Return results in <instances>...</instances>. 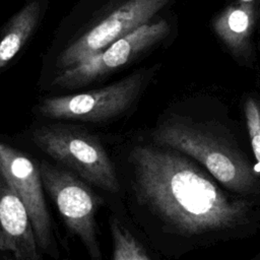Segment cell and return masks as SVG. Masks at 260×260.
Returning a JSON list of instances; mask_svg holds the SVG:
<instances>
[{
    "instance_id": "30bf717a",
    "label": "cell",
    "mask_w": 260,
    "mask_h": 260,
    "mask_svg": "<svg viewBox=\"0 0 260 260\" xmlns=\"http://www.w3.org/2000/svg\"><path fill=\"white\" fill-rule=\"evenodd\" d=\"M254 23V5L251 2L241 1L226 7L213 20V28L235 55H244L249 50Z\"/></svg>"
},
{
    "instance_id": "5bb4252c",
    "label": "cell",
    "mask_w": 260,
    "mask_h": 260,
    "mask_svg": "<svg viewBox=\"0 0 260 260\" xmlns=\"http://www.w3.org/2000/svg\"><path fill=\"white\" fill-rule=\"evenodd\" d=\"M1 260H14V259L12 258V256H11V255H9V254H8V255L4 256V257H3Z\"/></svg>"
},
{
    "instance_id": "3957f363",
    "label": "cell",
    "mask_w": 260,
    "mask_h": 260,
    "mask_svg": "<svg viewBox=\"0 0 260 260\" xmlns=\"http://www.w3.org/2000/svg\"><path fill=\"white\" fill-rule=\"evenodd\" d=\"M30 139L43 152L86 183L111 193L121 190L115 166L102 141L84 128L42 125L30 131Z\"/></svg>"
},
{
    "instance_id": "7c38bea8",
    "label": "cell",
    "mask_w": 260,
    "mask_h": 260,
    "mask_svg": "<svg viewBox=\"0 0 260 260\" xmlns=\"http://www.w3.org/2000/svg\"><path fill=\"white\" fill-rule=\"evenodd\" d=\"M113 241L112 260H151L137 238L116 217L110 222Z\"/></svg>"
},
{
    "instance_id": "4fadbf2b",
    "label": "cell",
    "mask_w": 260,
    "mask_h": 260,
    "mask_svg": "<svg viewBox=\"0 0 260 260\" xmlns=\"http://www.w3.org/2000/svg\"><path fill=\"white\" fill-rule=\"evenodd\" d=\"M245 117L252 150L257 161V171L260 173V105L254 99L246 101Z\"/></svg>"
},
{
    "instance_id": "8992f818",
    "label": "cell",
    "mask_w": 260,
    "mask_h": 260,
    "mask_svg": "<svg viewBox=\"0 0 260 260\" xmlns=\"http://www.w3.org/2000/svg\"><path fill=\"white\" fill-rule=\"evenodd\" d=\"M170 0H125L65 48L57 66L66 69L90 58L148 20Z\"/></svg>"
},
{
    "instance_id": "9c48e42d",
    "label": "cell",
    "mask_w": 260,
    "mask_h": 260,
    "mask_svg": "<svg viewBox=\"0 0 260 260\" xmlns=\"http://www.w3.org/2000/svg\"><path fill=\"white\" fill-rule=\"evenodd\" d=\"M0 251L14 260H42L27 209L1 171Z\"/></svg>"
},
{
    "instance_id": "8fae6325",
    "label": "cell",
    "mask_w": 260,
    "mask_h": 260,
    "mask_svg": "<svg viewBox=\"0 0 260 260\" xmlns=\"http://www.w3.org/2000/svg\"><path fill=\"white\" fill-rule=\"evenodd\" d=\"M42 9L41 0H30L10 18L0 38V69L16 56L32 35Z\"/></svg>"
},
{
    "instance_id": "52a82bcc",
    "label": "cell",
    "mask_w": 260,
    "mask_h": 260,
    "mask_svg": "<svg viewBox=\"0 0 260 260\" xmlns=\"http://www.w3.org/2000/svg\"><path fill=\"white\" fill-rule=\"evenodd\" d=\"M0 171L26 207L40 250L54 255L56 246L40 165L24 152L0 141Z\"/></svg>"
},
{
    "instance_id": "7a4b0ae2",
    "label": "cell",
    "mask_w": 260,
    "mask_h": 260,
    "mask_svg": "<svg viewBox=\"0 0 260 260\" xmlns=\"http://www.w3.org/2000/svg\"><path fill=\"white\" fill-rule=\"evenodd\" d=\"M155 144L175 149L199 161L228 189L250 194L257 189L256 171L243 152L209 128L186 120H168L151 134Z\"/></svg>"
},
{
    "instance_id": "5b68a950",
    "label": "cell",
    "mask_w": 260,
    "mask_h": 260,
    "mask_svg": "<svg viewBox=\"0 0 260 260\" xmlns=\"http://www.w3.org/2000/svg\"><path fill=\"white\" fill-rule=\"evenodd\" d=\"M145 76L143 71H138L99 89L44 99L38 106V113L58 120L109 121L124 114L134 104Z\"/></svg>"
},
{
    "instance_id": "ba28073f",
    "label": "cell",
    "mask_w": 260,
    "mask_h": 260,
    "mask_svg": "<svg viewBox=\"0 0 260 260\" xmlns=\"http://www.w3.org/2000/svg\"><path fill=\"white\" fill-rule=\"evenodd\" d=\"M169 29L166 20L142 24L90 58L63 69L53 83L62 88H75L89 84L131 61L139 53L165 38Z\"/></svg>"
},
{
    "instance_id": "6da1fadb",
    "label": "cell",
    "mask_w": 260,
    "mask_h": 260,
    "mask_svg": "<svg viewBox=\"0 0 260 260\" xmlns=\"http://www.w3.org/2000/svg\"><path fill=\"white\" fill-rule=\"evenodd\" d=\"M131 185L137 202L183 236L223 231L243 224L250 203L226 196L181 152L141 144L129 152Z\"/></svg>"
},
{
    "instance_id": "277c9868",
    "label": "cell",
    "mask_w": 260,
    "mask_h": 260,
    "mask_svg": "<svg viewBox=\"0 0 260 260\" xmlns=\"http://www.w3.org/2000/svg\"><path fill=\"white\" fill-rule=\"evenodd\" d=\"M40 170L45 190L69 231L80 240L90 260H103L95 220L101 198L71 172L45 160L41 161Z\"/></svg>"
}]
</instances>
